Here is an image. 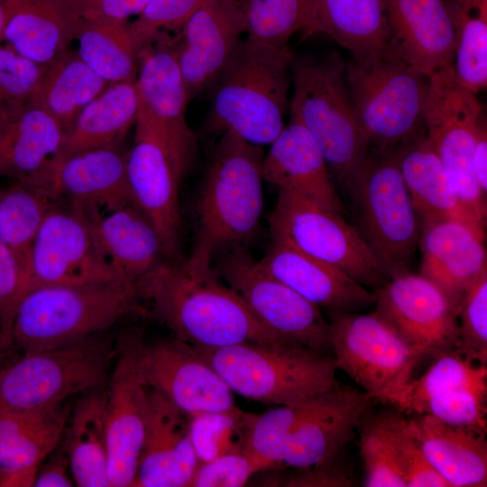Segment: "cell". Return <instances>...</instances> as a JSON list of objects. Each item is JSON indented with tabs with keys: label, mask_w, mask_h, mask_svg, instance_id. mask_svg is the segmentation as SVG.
Here are the masks:
<instances>
[{
	"label": "cell",
	"mask_w": 487,
	"mask_h": 487,
	"mask_svg": "<svg viewBox=\"0 0 487 487\" xmlns=\"http://www.w3.org/2000/svg\"><path fill=\"white\" fill-rule=\"evenodd\" d=\"M135 285L141 304L149 305L171 335L197 348L244 342L288 344L257 319L215 270L196 273L164 260Z\"/></svg>",
	"instance_id": "6da1fadb"
},
{
	"label": "cell",
	"mask_w": 487,
	"mask_h": 487,
	"mask_svg": "<svg viewBox=\"0 0 487 487\" xmlns=\"http://www.w3.org/2000/svg\"><path fill=\"white\" fill-rule=\"evenodd\" d=\"M260 145L232 130L222 133L210 156L196 205L193 248L181 265L196 273L214 271L216 257L244 247L257 231L262 210Z\"/></svg>",
	"instance_id": "7a4b0ae2"
},
{
	"label": "cell",
	"mask_w": 487,
	"mask_h": 487,
	"mask_svg": "<svg viewBox=\"0 0 487 487\" xmlns=\"http://www.w3.org/2000/svg\"><path fill=\"white\" fill-rule=\"evenodd\" d=\"M372 400L339 382L307 401L253 414L245 453L266 470L323 464L343 451Z\"/></svg>",
	"instance_id": "3957f363"
},
{
	"label": "cell",
	"mask_w": 487,
	"mask_h": 487,
	"mask_svg": "<svg viewBox=\"0 0 487 487\" xmlns=\"http://www.w3.org/2000/svg\"><path fill=\"white\" fill-rule=\"evenodd\" d=\"M293 54L247 37L213 89L207 127L232 130L251 143H271L284 128Z\"/></svg>",
	"instance_id": "277c9868"
},
{
	"label": "cell",
	"mask_w": 487,
	"mask_h": 487,
	"mask_svg": "<svg viewBox=\"0 0 487 487\" xmlns=\"http://www.w3.org/2000/svg\"><path fill=\"white\" fill-rule=\"evenodd\" d=\"M346 62L336 51L293 58L290 120L318 146L335 183L346 189L368 154V143L345 82Z\"/></svg>",
	"instance_id": "5b68a950"
},
{
	"label": "cell",
	"mask_w": 487,
	"mask_h": 487,
	"mask_svg": "<svg viewBox=\"0 0 487 487\" xmlns=\"http://www.w3.org/2000/svg\"><path fill=\"white\" fill-rule=\"evenodd\" d=\"M142 311L136 285L126 281L36 287L17 306L13 346L23 354L62 346L108 331Z\"/></svg>",
	"instance_id": "8992f818"
},
{
	"label": "cell",
	"mask_w": 487,
	"mask_h": 487,
	"mask_svg": "<svg viewBox=\"0 0 487 487\" xmlns=\"http://www.w3.org/2000/svg\"><path fill=\"white\" fill-rule=\"evenodd\" d=\"M197 349L232 391L262 403L298 404L339 383L333 355L302 345L244 342Z\"/></svg>",
	"instance_id": "52a82bcc"
},
{
	"label": "cell",
	"mask_w": 487,
	"mask_h": 487,
	"mask_svg": "<svg viewBox=\"0 0 487 487\" xmlns=\"http://www.w3.org/2000/svg\"><path fill=\"white\" fill-rule=\"evenodd\" d=\"M118 349L111 329L24 353L0 367V412L49 409L108 382Z\"/></svg>",
	"instance_id": "ba28073f"
},
{
	"label": "cell",
	"mask_w": 487,
	"mask_h": 487,
	"mask_svg": "<svg viewBox=\"0 0 487 487\" xmlns=\"http://www.w3.org/2000/svg\"><path fill=\"white\" fill-rule=\"evenodd\" d=\"M428 81L390 52L346 62L345 82L368 152L394 154L426 134Z\"/></svg>",
	"instance_id": "9c48e42d"
},
{
	"label": "cell",
	"mask_w": 487,
	"mask_h": 487,
	"mask_svg": "<svg viewBox=\"0 0 487 487\" xmlns=\"http://www.w3.org/2000/svg\"><path fill=\"white\" fill-rule=\"evenodd\" d=\"M345 190L354 227L384 273L410 271L420 225L395 153L368 152Z\"/></svg>",
	"instance_id": "30bf717a"
},
{
	"label": "cell",
	"mask_w": 487,
	"mask_h": 487,
	"mask_svg": "<svg viewBox=\"0 0 487 487\" xmlns=\"http://www.w3.org/2000/svg\"><path fill=\"white\" fill-rule=\"evenodd\" d=\"M269 222L271 240L341 270L369 289L374 291L390 280L354 225L340 214L278 189Z\"/></svg>",
	"instance_id": "8fae6325"
},
{
	"label": "cell",
	"mask_w": 487,
	"mask_h": 487,
	"mask_svg": "<svg viewBox=\"0 0 487 487\" xmlns=\"http://www.w3.org/2000/svg\"><path fill=\"white\" fill-rule=\"evenodd\" d=\"M482 116L476 94L457 82L452 64L429 76L424 110L426 138L462 203L486 227V196L474 178L472 165Z\"/></svg>",
	"instance_id": "7c38bea8"
},
{
	"label": "cell",
	"mask_w": 487,
	"mask_h": 487,
	"mask_svg": "<svg viewBox=\"0 0 487 487\" xmlns=\"http://www.w3.org/2000/svg\"><path fill=\"white\" fill-rule=\"evenodd\" d=\"M326 311L336 369L373 400L384 401L411 379L422 357L374 311Z\"/></svg>",
	"instance_id": "4fadbf2b"
},
{
	"label": "cell",
	"mask_w": 487,
	"mask_h": 487,
	"mask_svg": "<svg viewBox=\"0 0 487 487\" xmlns=\"http://www.w3.org/2000/svg\"><path fill=\"white\" fill-rule=\"evenodd\" d=\"M214 270L284 342L332 354L330 326L320 308L267 273L245 247L221 255Z\"/></svg>",
	"instance_id": "5bb4252c"
},
{
	"label": "cell",
	"mask_w": 487,
	"mask_h": 487,
	"mask_svg": "<svg viewBox=\"0 0 487 487\" xmlns=\"http://www.w3.org/2000/svg\"><path fill=\"white\" fill-rule=\"evenodd\" d=\"M128 338L145 384L187 416L235 406L232 390L195 346L172 335L152 343Z\"/></svg>",
	"instance_id": "9a60e30c"
},
{
	"label": "cell",
	"mask_w": 487,
	"mask_h": 487,
	"mask_svg": "<svg viewBox=\"0 0 487 487\" xmlns=\"http://www.w3.org/2000/svg\"><path fill=\"white\" fill-rule=\"evenodd\" d=\"M126 165L133 201L153 225L165 260L182 263L180 180L159 126L141 99Z\"/></svg>",
	"instance_id": "2e32d148"
},
{
	"label": "cell",
	"mask_w": 487,
	"mask_h": 487,
	"mask_svg": "<svg viewBox=\"0 0 487 487\" xmlns=\"http://www.w3.org/2000/svg\"><path fill=\"white\" fill-rule=\"evenodd\" d=\"M114 280H119L104 261L88 218L69 205L68 207L54 205L34 240L24 294L40 286Z\"/></svg>",
	"instance_id": "e0dca14e"
},
{
	"label": "cell",
	"mask_w": 487,
	"mask_h": 487,
	"mask_svg": "<svg viewBox=\"0 0 487 487\" xmlns=\"http://www.w3.org/2000/svg\"><path fill=\"white\" fill-rule=\"evenodd\" d=\"M127 152L119 146L57 155L24 182L54 202L67 200L89 220L134 204L127 176Z\"/></svg>",
	"instance_id": "ac0fdd59"
},
{
	"label": "cell",
	"mask_w": 487,
	"mask_h": 487,
	"mask_svg": "<svg viewBox=\"0 0 487 487\" xmlns=\"http://www.w3.org/2000/svg\"><path fill=\"white\" fill-rule=\"evenodd\" d=\"M374 312L423 358L455 350L457 308L433 282L410 271L374 290Z\"/></svg>",
	"instance_id": "d6986e66"
},
{
	"label": "cell",
	"mask_w": 487,
	"mask_h": 487,
	"mask_svg": "<svg viewBox=\"0 0 487 487\" xmlns=\"http://www.w3.org/2000/svg\"><path fill=\"white\" fill-rule=\"evenodd\" d=\"M139 96L156 121L179 180L189 170L197 142L186 117L189 101L176 53V38L162 33L138 54Z\"/></svg>",
	"instance_id": "ffe728a7"
},
{
	"label": "cell",
	"mask_w": 487,
	"mask_h": 487,
	"mask_svg": "<svg viewBox=\"0 0 487 487\" xmlns=\"http://www.w3.org/2000/svg\"><path fill=\"white\" fill-rule=\"evenodd\" d=\"M107 389L109 483L110 487H132L145 437L149 389L137 370L128 337L118 342Z\"/></svg>",
	"instance_id": "44dd1931"
},
{
	"label": "cell",
	"mask_w": 487,
	"mask_h": 487,
	"mask_svg": "<svg viewBox=\"0 0 487 487\" xmlns=\"http://www.w3.org/2000/svg\"><path fill=\"white\" fill-rule=\"evenodd\" d=\"M245 32L241 0H206L176 38V53L188 99L211 89Z\"/></svg>",
	"instance_id": "7402d4cb"
},
{
	"label": "cell",
	"mask_w": 487,
	"mask_h": 487,
	"mask_svg": "<svg viewBox=\"0 0 487 487\" xmlns=\"http://www.w3.org/2000/svg\"><path fill=\"white\" fill-rule=\"evenodd\" d=\"M389 52L429 77L452 64L455 38L444 0H385Z\"/></svg>",
	"instance_id": "603a6c76"
},
{
	"label": "cell",
	"mask_w": 487,
	"mask_h": 487,
	"mask_svg": "<svg viewBox=\"0 0 487 487\" xmlns=\"http://www.w3.org/2000/svg\"><path fill=\"white\" fill-rule=\"evenodd\" d=\"M485 229L457 219L420 226V273L457 308L465 290L485 271Z\"/></svg>",
	"instance_id": "cb8c5ba5"
},
{
	"label": "cell",
	"mask_w": 487,
	"mask_h": 487,
	"mask_svg": "<svg viewBox=\"0 0 487 487\" xmlns=\"http://www.w3.org/2000/svg\"><path fill=\"white\" fill-rule=\"evenodd\" d=\"M144 442L132 487H188L199 464L188 417L149 388Z\"/></svg>",
	"instance_id": "d4e9b609"
},
{
	"label": "cell",
	"mask_w": 487,
	"mask_h": 487,
	"mask_svg": "<svg viewBox=\"0 0 487 487\" xmlns=\"http://www.w3.org/2000/svg\"><path fill=\"white\" fill-rule=\"evenodd\" d=\"M270 275L326 310L361 312L374 307L375 293L341 270L271 240L258 261Z\"/></svg>",
	"instance_id": "484cf974"
},
{
	"label": "cell",
	"mask_w": 487,
	"mask_h": 487,
	"mask_svg": "<svg viewBox=\"0 0 487 487\" xmlns=\"http://www.w3.org/2000/svg\"><path fill=\"white\" fill-rule=\"evenodd\" d=\"M262 175L278 189L291 191L342 216L345 212L318 146L295 121L289 120L271 143L262 158Z\"/></svg>",
	"instance_id": "4316f807"
},
{
	"label": "cell",
	"mask_w": 487,
	"mask_h": 487,
	"mask_svg": "<svg viewBox=\"0 0 487 487\" xmlns=\"http://www.w3.org/2000/svg\"><path fill=\"white\" fill-rule=\"evenodd\" d=\"M71 407L0 412V471L3 487H31L41 463L59 446Z\"/></svg>",
	"instance_id": "83f0119b"
},
{
	"label": "cell",
	"mask_w": 487,
	"mask_h": 487,
	"mask_svg": "<svg viewBox=\"0 0 487 487\" xmlns=\"http://www.w3.org/2000/svg\"><path fill=\"white\" fill-rule=\"evenodd\" d=\"M304 39L324 34L349 51L353 59L389 52L385 0H308Z\"/></svg>",
	"instance_id": "f1b7e54d"
},
{
	"label": "cell",
	"mask_w": 487,
	"mask_h": 487,
	"mask_svg": "<svg viewBox=\"0 0 487 487\" xmlns=\"http://www.w3.org/2000/svg\"><path fill=\"white\" fill-rule=\"evenodd\" d=\"M89 221L99 252L117 280L136 284L165 260L153 225L136 205Z\"/></svg>",
	"instance_id": "f546056e"
},
{
	"label": "cell",
	"mask_w": 487,
	"mask_h": 487,
	"mask_svg": "<svg viewBox=\"0 0 487 487\" xmlns=\"http://www.w3.org/2000/svg\"><path fill=\"white\" fill-rule=\"evenodd\" d=\"M409 422L427 461L450 487L486 486V428L450 425L429 414Z\"/></svg>",
	"instance_id": "4dcf8cb0"
},
{
	"label": "cell",
	"mask_w": 487,
	"mask_h": 487,
	"mask_svg": "<svg viewBox=\"0 0 487 487\" xmlns=\"http://www.w3.org/2000/svg\"><path fill=\"white\" fill-rule=\"evenodd\" d=\"M65 131L33 101L3 123L0 175L28 182L60 154Z\"/></svg>",
	"instance_id": "1f68e13d"
},
{
	"label": "cell",
	"mask_w": 487,
	"mask_h": 487,
	"mask_svg": "<svg viewBox=\"0 0 487 487\" xmlns=\"http://www.w3.org/2000/svg\"><path fill=\"white\" fill-rule=\"evenodd\" d=\"M395 155L420 226L436 220L457 219L486 228L460 200L426 134Z\"/></svg>",
	"instance_id": "d6a6232c"
},
{
	"label": "cell",
	"mask_w": 487,
	"mask_h": 487,
	"mask_svg": "<svg viewBox=\"0 0 487 487\" xmlns=\"http://www.w3.org/2000/svg\"><path fill=\"white\" fill-rule=\"evenodd\" d=\"M107 383L78 396L66 424L61 445L76 486L110 487L106 429Z\"/></svg>",
	"instance_id": "836d02e7"
},
{
	"label": "cell",
	"mask_w": 487,
	"mask_h": 487,
	"mask_svg": "<svg viewBox=\"0 0 487 487\" xmlns=\"http://www.w3.org/2000/svg\"><path fill=\"white\" fill-rule=\"evenodd\" d=\"M139 106L136 81L108 84L65 132L60 154L120 146L136 122Z\"/></svg>",
	"instance_id": "e575fe53"
},
{
	"label": "cell",
	"mask_w": 487,
	"mask_h": 487,
	"mask_svg": "<svg viewBox=\"0 0 487 487\" xmlns=\"http://www.w3.org/2000/svg\"><path fill=\"white\" fill-rule=\"evenodd\" d=\"M72 40V23L60 0H23L1 41L22 57L47 65L67 51Z\"/></svg>",
	"instance_id": "d590c367"
},
{
	"label": "cell",
	"mask_w": 487,
	"mask_h": 487,
	"mask_svg": "<svg viewBox=\"0 0 487 487\" xmlns=\"http://www.w3.org/2000/svg\"><path fill=\"white\" fill-rule=\"evenodd\" d=\"M108 83L96 74L75 51L69 50L44 65L32 101L49 113L66 132L81 110Z\"/></svg>",
	"instance_id": "8d00e7d4"
},
{
	"label": "cell",
	"mask_w": 487,
	"mask_h": 487,
	"mask_svg": "<svg viewBox=\"0 0 487 487\" xmlns=\"http://www.w3.org/2000/svg\"><path fill=\"white\" fill-rule=\"evenodd\" d=\"M124 20H78L72 23L80 59L108 84L135 82L138 53Z\"/></svg>",
	"instance_id": "74e56055"
},
{
	"label": "cell",
	"mask_w": 487,
	"mask_h": 487,
	"mask_svg": "<svg viewBox=\"0 0 487 487\" xmlns=\"http://www.w3.org/2000/svg\"><path fill=\"white\" fill-rule=\"evenodd\" d=\"M444 1L455 30V78L476 94L487 86V0Z\"/></svg>",
	"instance_id": "f35d334b"
},
{
	"label": "cell",
	"mask_w": 487,
	"mask_h": 487,
	"mask_svg": "<svg viewBox=\"0 0 487 487\" xmlns=\"http://www.w3.org/2000/svg\"><path fill=\"white\" fill-rule=\"evenodd\" d=\"M416 380H409L384 402L407 413L420 414L431 399L463 389H487L486 365L473 363L455 350L441 354Z\"/></svg>",
	"instance_id": "ab89813d"
},
{
	"label": "cell",
	"mask_w": 487,
	"mask_h": 487,
	"mask_svg": "<svg viewBox=\"0 0 487 487\" xmlns=\"http://www.w3.org/2000/svg\"><path fill=\"white\" fill-rule=\"evenodd\" d=\"M56 204L22 181L0 189V239L22 269L23 290L34 240L45 216Z\"/></svg>",
	"instance_id": "60d3db41"
},
{
	"label": "cell",
	"mask_w": 487,
	"mask_h": 487,
	"mask_svg": "<svg viewBox=\"0 0 487 487\" xmlns=\"http://www.w3.org/2000/svg\"><path fill=\"white\" fill-rule=\"evenodd\" d=\"M396 414L368 410L358 424L359 448L365 470L363 485L366 487H407L395 440Z\"/></svg>",
	"instance_id": "b9f144b4"
},
{
	"label": "cell",
	"mask_w": 487,
	"mask_h": 487,
	"mask_svg": "<svg viewBox=\"0 0 487 487\" xmlns=\"http://www.w3.org/2000/svg\"><path fill=\"white\" fill-rule=\"evenodd\" d=\"M253 414L236 406L188 417V432L199 463L231 454H245Z\"/></svg>",
	"instance_id": "7bdbcfd3"
},
{
	"label": "cell",
	"mask_w": 487,
	"mask_h": 487,
	"mask_svg": "<svg viewBox=\"0 0 487 487\" xmlns=\"http://www.w3.org/2000/svg\"><path fill=\"white\" fill-rule=\"evenodd\" d=\"M247 37L286 48L304 28L308 0H241Z\"/></svg>",
	"instance_id": "ee69618b"
},
{
	"label": "cell",
	"mask_w": 487,
	"mask_h": 487,
	"mask_svg": "<svg viewBox=\"0 0 487 487\" xmlns=\"http://www.w3.org/2000/svg\"><path fill=\"white\" fill-rule=\"evenodd\" d=\"M459 336L455 351L482 365L487 363V271L464 293L457 308Z\"/></svg>",
	"instance_id": "f6af8a7d"
},
{
	"label": "cell",
	"mask_w": 487,
	"mask_h": 487,
	"mask_svg": "<svg viewBox=\"0 0 487 487\" xmlns=\"http://www.w3.org/2000/svg\"><path fill=\"white\" fill-rule=\"evenodd\" d=\"M44 65L36 64L12 49L0 46V121L32 101Z\"/></svg>",
	"instance_id": "bcb514c9"
},
{
	"label": "cell",
	"mask_w": 487,
	"mask_h": 487,
	"mask_svg": "<svg viewBox=\"0 0 487 487\" xmlns=\"http://www.w3.org/2000/svg\"><path fill=\"white\" fill-rule=\"evenodd\" d=\"M206 0H149L137 18L128 23L134 48L139 52L168 31L180 32L192 14Z\"/></svg>",
	"instance_id": "7dc6e473"
},
{
	"label": "cell",
	"mask_w": 487,
	"mask_h": 487,
	"mask_svg": "<svg viewBox=\"0 0 487 487\" xmlns=\"http://www.w3.org/2000/svg\"><path fill=\"white\" fill-rule=\"evenodd\" d=\"M395 440L407 487H450L427 461L409 419L397 413Z\"/></svg>",
	"instance_id": "c3c4849f"
},
{
	"label": "cell",
	"mask_w": 487,
	"mask_h": 487,
	"mask_svg": "<svg viewBox=\"0 0 487 487\" xmlns=\"http://www.w3.org/2000/svg\"><path fill=\"white\" fill-rule=\"evenodd\" d=\"M487 389H463L429 400L420 414H429L454 426L486 428Z\"/></svg>",
	"instance_id": "681fc988"
},
{
	"label": "cell",
	"mask_w": 487,
	"mask_h": 487,
	"mask_svg": "<svg viewBox=\"0 0 487 487\" xmlns=\"http://www.w3.org/2000/svg\"><path fill=\"white\" fill-rule=\"evenodd\" d=\"M262 466L246 454L223 455L199 463L188 487H241Z\"/></svg>",
	"instance_id": "f907efd6"
},
{
	"label": "cell",
	"mask_w": 487,
	"mask_h": 487,
	"mask_svg": "<svg viewBox=\"0 0 487 487\" xmlns=\"http://www.w3.org/2000/svg\"><path fill=\"white\" fill-rule=\"evenodd\" d=\"M23 294L22 269L12 251L0 239V339L5 352L13 346L14 318Z\"/></svg>",
	"instance_id": "816d5d0a"
},
{
	"label": "cell",
	"mask_w": 487,
	"mask_h": 487,
	"mask_svg": "<svg viewBox=\"0 0 487 487\" xmlns=\"http://www.w3.org/2000/svg\"><path fill=\"white\" fill-rule=\"evenodd\" d=\"M340 453L332 459L308 468L297 469L280 480L271 483L294 487H348L353 486V473L346 464L339 457ZM271 484V485H273ZM271 485V484H270Z\"/></svg>",
	"instance_id": "f5cc1de1"
},
{
	"label": "cell",
	"mask_w": 487,
	"mask_h": 487,
	"mask_svg": "<svg viewBox=\"0 0 487 487\" xmlns=\"http://www.w3.org/2000/svg\"><path fill=\"white\" fill-rule=\"evenodd\" d=\"M71 23L78 20H124L139 14L149 0H60Z\"/></svg>",
	"instance_id": "db71d44e"
},
{
	"label": "cell",
	"mask_w": 487,
	"mask_h": 487,
	"mask_svg": "<svg viewBox=\"0 0 487 487\" xmlns=\"http://www.w3.org/2000/svg\"><path fill=\"white\" fill-rule=\"evenodd\" d=\"M74 485L68 455L60 443L40 465L33 487H71Z\"/></svg>",
	"instance_id": "11a10c76"
},
{
	"label": "cell",
	"mask_w": 487,
	"mask_h": 487,
	"mask_svg": "<svg viewBox=\"0 0 487 487\" xmlns=\"http://www.w3.org/2000/svg\"><path fill=\"white\" fill-rule=\"evenodd\" d=\"M473 171L474 178L482 190L487 195V126L482 116L473 152Z\"/></svg>",
	"instance_id": "9f6ffc18"
},
{
	"label": "cell",
	"mask_w": 487,
	"mask_h": 487,
	"mask_svg": "<svg viewBox=\"0 0 487 487\" xmlns=\"http://www.w3.org/2000/svg\"><path fill=\"white\" fill-rule=\"evenodd\" d=\"M23 0H0V41L5 28L15 11Z\"/></svg>",
	"instance_id": "6f0895ef"
},
{
	"label": "cell",
	"mask_w": 487,
	"mask_h": 487,
	"mask_svg": "<svg viewBox=\"0 0 487 487\" xmlns=\"http://www.w3.org/2000/svg\"><path fill=\"white\" fill-rule=\"evenodd\" d=\"M6 352L5 351L4 347H3V345L1 343V339H0V364H1V360L4 356V354H5Z\"/></svg>",
	"instance_id": "680465c9"
},
{
	"label": "cell",
	"mask_w": 487,
	"mask_h": 487,
	"mask_svg": "<svg viewBox=\"0 0 487 487\" xmlns=\"http://www.w3.org/2000/svg\"><path fill=\"white\" fill-rule=\"evenodd\" d=\"M5 479L4 473L0 471V487H3V482Z\"/></svg>",
	"instance_id": "91938a15"
},
{
	"label": "cell",
	"mask_w": 487,
	"mask_h": 487,
	"mask_svg": "<svg viewBox=\"0 0 487 487\" xmlns=\"http://www.w3.org/2000/svg\"><path fill=\"white\" fill-rule=\"evenodd\" d=\"M3 123H4V120H1L0 121V133H1L2 126H3Z\"/></svg>",
	"instance_id": "94428289"
}]
</instances>
